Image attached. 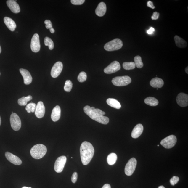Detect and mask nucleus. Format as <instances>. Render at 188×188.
<instances>
[{
    "mask_svg": "<svg viewBox=\"0 0 188 188\" xmlns=\"http://www.w3.org/2000/svg\"><path fill=\"white\" fill-rule=\"evenodd\" d=\"M36 106V105L34 103H30L27 105L26 108H25V110L29 113L31 112H34Z\"/></svg>",
    "mask_w": 188,
    "mask_h": 188,
    "instance_id": "31",
    "label": "nucleus"
},
{
    "mask_svg": "<svg viewBox=\"0 0 188 188\" xmlns=\"http://www.w3.org/2000/svg\"><path fill=\"white\" fill-rule=\"evenodd\" d=\"M44 23L46 25L45 27L47 29H50L52 28V23L50 20H46L45 21Z\"/></svg>",
    "mask_w": 188,
    "mask_h": 188,
    "instance_id": "36",
    "label": "nucleus"
},
{
    "mask_svg": "<svg viewBox=\"0 0 188 188\" xmlns=\"http://www.w3.org/2000/svg\"><path fill=\"white\" fill-rule=\"evenodd\" d=\"M188 67H187V68H185V70L186 73H187V74H188Z\"/></svg>",
    "mask_w": 188,
    "mask_h": 188,
    "instance_id": "43",
    "label": "nucleus"
},
{
    "mask_svg": "<svg viewBox=\"0 0 188 188\" xmlns=\"http://www.w3.org/2000/svg\"><path fill=\"white\" fill-rule=\"evenodd\" d=\"M49 30H50V32L52 33H54L55 32L54 29L53 28L49 29Z\"/></svg>",
    "mask_w": 188,
    "mask_h": 188,
    "instance_id": "42",
    "label": "nucleus"
},
{
    "mask_svg": "<svg viewBox=\"0 0 188 188\" xmlns=\"http://www.w3.org/2000/svg\"><path fill=\"white\" fill-rule=\"evenodd\" d=\"M107 103L108 105L113 108L120 109L121 107L119 102L118 100L113 98H108L107 100Z\"/></svg>",
    "mask_w": 188,
    "mask_h": 188,
    "instance_id": "24",
    "label": "nucleus"
},
{
    "mask_svg": "<svg viewBox=\"0 0 188 188\" xmlns=\"http://www.w3.org/2000/svg\"><path fill=\"white\" fill-rule=\"evenodd\" d=\"M123 45L122 41L119 39H115L107 43L104 46V49L107 51H113L121 49Z\"/></svg>",
    "mask_w": 188,
    "mask_h": 188,
    "instance_id": "4",
    "label": "nucleus"
},
{
    "mask_svg": "<svg viewBox=\"0 0 188 188\" xmlns=\"http://www.w3.org/2000/svg\"><path fill=\"white\" fill-rule=\"evenodd\" d=\"M134 64L138 68H141L144 66L143 63H142L141 57L137 55L134 57Z\"/></svg>",
    "mask_w": 188,
    "mask_h": 188,
    "instance_id": "28",
    "label": "nucleus"
},
{
    "mask_svg": "<svg viewBox=\"0 0 188 188\" xmlns=\"http://www.w3.org/2000/svg\"><path fill=\"white\" fill-rule=\"evenodd\" d=\"M1 116H0V126H1Z\"/></svg>",
    "mask_w": 188,
    "mask_h": 188,
    "instance_id": "45",
    "label": "nucleus"
},
{
    "mask_svg": "<svg viewBox=\"0 0 188 188\" xmlns=\"http://www.w3.org/2000/svg\"><path fill=\"white\" fill-rule=\"evenodd\" d=\"M123 67L125 70H130L135 68L136 66L134 62H124L123 64Z\"/></svg>",
    "mask_w": 188,
    "mask_h": 188,
    "instance_id": "30",
    "label": "nucleus"
},
{
    "mask_svg": "<svg viewBox=\"0 0 188 188\" xmlns=\"http://www.w3.org/2000/svg\"><path fill=\"white\" fill-rule=\"evenodd\" d=\"M66 161L67 158L65 156H61L57 158L54 164L55 171L57 173L62 172L64 169Z\"/></svg>",
    "mask_w": 188,
    "mask_h": 188,
    "instance_id": "9",
    "label": "nucleus"
},
{
    "mask_svg": "<svg viewBox=\"0 0 188 188\" xmlns=\"http://www.w3.org/2000/svg\"><path fill=\"white\" fill-rule=\"evenodd\" d=\"M158 188H165V187H164V186H159V187H158Z\"/></svg>",
    "mask_w": 188,
    "mask_h": 188,
    "instance_id": "44",
    "label": "nucleus"
},
{
    "mask_svg": "<svg viewBox=\"0 0 188 188\" xmlns=\"http://www.w3.org/2000/svg\"><path fill=\"white\" fill-rule=\"evenodd\" d=\"M63 67V64L60 61L55 63L51 70V76L54 78L58 77L62 72Z\"/></svg>",
    "mask_w": 188,
    "mask_h": 188,
    "instance_id": "12",
    "label": "nucleus"
},
{
    "mask_svg": "<svg viewBox=\"0 0 188 188\" xmlns=\"http://www.w3.org/2000/svg\"><path fill=\"white\" fill-rule=\"evenodd\" d=\"M7 5L13 13H18L20 12V8L17 2L14 0H9L7 2Z\"/></svg>",
    "mask_w": 188,
    "mask_h": 188,
    "instance_id": "17",
    "label": "nucleus"
},
{
    "mask_svg": "<svg viewBox=\"0 0 188 188\" xmlns=\"http://www.w3.org/2000/svg\"><path fill=\"white\" fill-rule=\"evenodd\" d=\"M144 102L146 104L152 106H157L159 104V101L157 99L153 97H148L146 98Z\"/></svg>",
    "mask_w": 188,
    "mask_h": 188,
    "instance_id": "25",
    "label": "nucleus"
},
{
    "mask_svg": "<svg viewBox=\"0 0 188 188\" xmlns=\"http://www.w3.org/2000/svg\"><path fill=\"white\" fill-rule=\"evenodd\" d=\"M78 173H77L76 172H74V173H73L72 177V179H71V180H72V181L73 183H76L77 179H78Z\"/></svg>",
    "mask_w": 188,
    "mask_h": 188,
    "instance_id": "37",
    "label": "nucleus"
},
{
    "mask_svg": "<svg viewBox=\"0 0 188 188\" xmlns=\"http://www.w3.org/2000/svg\"><path fill=\"white\" fill-rule=\"evenodd\" d=\"M164 81L162 79L155 78L152 79L150 82V84L154 88H160L164 85Z\"/></svg>",
    "mask_w": 188,
    "mask_h": 188,
    "instance_id": "22",
    "label": "nucleus"
},
{
    "mask_svg": "<svg viewBox=\"0 0 188 188\" xmlns=\"http://www.w3.org/2000/svg\"><path fill=\"white\" fill-rule=\"evenodd\" d=\"M84 112L92 120L103 124H107L109 122V119L104 116L106 113L99 109L92 110L90 106H86L84 108Z\"/></svg>",
    "mask_w": 188,
    "mask_h": 188,
    "instance_id": "2",
    "label": "nucleus"
},
{
    "mask_svg": "<svg viewBox=\"0 0 188 188\" xmlns=\"http://www.w3.org/2000/svg\"><path fill=\"white\" fill-rule=\"evenodd\" d=\"M174 40L176 45L179 48H185L187 46V43L186 41L178 36H175L174 37Z\"/></svg>",
    "mask_w": 188,
    "mask_h": 188,
    "instance_id": "23",
    "label": "nucleus"
},
{
    "mask_svg": "<svg viewBox=\"0 0 188 188\" xmlns=\"http://www.w3.org/2000/svg\"><path fill=\"white\" fill-rule=\"evenodd\" d=\"M0 75H1V73H0Z\"/></svg>",
    "mask_w": 188,
    "mask_h": 188,
    "instance_id": "50",
    "label": "nucleus"
},
{
    "mask_svg": "<svg viewBox=\"0 0 188 188\" xmlns=\"http://www.w3.org/2000/svg\"><path fill=\"white\" fill-rule=\"evenodd\" d=\"M10 121L12 128L15 131L20 129L21 126V122L20 118L15 113H13L11 115Z\"/></svg>",
    "mask_w": 188,
    "mask_h": 188,
    "instance_id": "7",
    "label": "nucleus"
},
{
    "mask_svg": "<svg viewBox=\"0 0 188 188\" xmlns=\"http://www.w3.org/2000/svg\"><path fill=\"white\" fill-rule=\"evenodd\" d=\"M147 5L148 7L151 8L152 9H154L155 8V7H154L153 3L151 1H148L147 4Z\"/></svg>",
    "mask_w": 188,
    "mask_h": 188,
    "instance_id": "39",
    "label": "nucleus"
},
{
    "mask_svg": "<svg viewBox=\"0 0 188 188\" xmlns=\"http://www.w3.org/2000/svg\"><path fill=\"white\" fill-rule=\"evenodd\" d=\"M91 108L92 110H94L95 109L94 107H91Z\"/></svg>",
    "mask_w": 188,
    "mask_h": 188,
    "instance_id": "48",
    "label": "nucleus"
},
{
    "mask_svg": "<svg viewBox=\"0 0 188 188\" xmlns=\"http://www.w3.org/2000/svg\"><path fill=\"white\" fill-rule=\"evenodd\" d=\"M177 138L175 135H171L161 140V144L164 147L170 149L174 147L176 143Z\"/></svg>",
    "mask_w": 188,
    "mask_h": 188,
    "instance_id": "6",
    "label": "nucleus"
},
{
    "mask_svg": "<svg viewBox=\"0 0 188 188\" xmlns=\"http://www.w3.org/2000/svg\"><path fill=\"white\" fill-rule=\"evenodd\" d=\"M159 145H158V146H159Z\"/></svg>",
    "mask_w": 188,
    "mask_h": 188,
    "instance_id": "49",
    "label": "nucleus"
},
{
    "mask_svg": "<svg viewBox=\"0 0 188 188\" xmlns=\"http://www.w3.org/2000/svg\"><path fill=\"white\" fill-rule=\"evenodd\" d=\"M144 127L142 124H139L134 127L131 133V136L134 138H137L139 137L143 132Z\"/></svg>",
    "mask_w": 188,
    "mask_h": 188,
    "instance_id": "18",
    "label": "nucleus"
},
{
    "mask_svg": "<svg viewBox=\"0 0 188 188\" xmlns=\"http://www.w3.org/2000/svg\"><path fill=\"white\" fill-rule=\"evenodd\" d=\"M160 14L157 12H154L153 15L151 17V18L153 20H156L159 18Z\"/></svg>",
    "mask_w": 188,
    "mask_h": 188,
    "instance_id": "38",
    "label": "nucleus"
},
{
    "mask_svg": "<svg viewBox=\"0 0 188 188\" xmlns=\"http://www.w3.org/2000/svg\"><path fill=\"white\" fill-rule=\"evenodd\" d=\"M32 97L30 95L27 97H23L22 98L19 99L18 100V104L20 106H25L27 105V102L32 100Z\"/></svg>",
    "mask_w": 188,
    "mask_h": 188,
    "instance_id": "27",
    "label": "nucleus"
},
{
    "mask_svg": "<svg viewBox=\"0 0 188 188\" xmlns=\"http://www.w3.org/2000/svg\"><path fill=\"white\" fill-rule=\"evenodd\" d=\"M117 158V155L115 153L110 154L107 158V162L108 165H114L116 163Z\"/></svg>",
    "mask_w": 188,
    "mask_h": 188,
    "instance_id": "26",
    "label": "nucleus"
},
{
    "mask_svg": "<svg viewBox=\"0 0 188 188\" xmlns=\"http://www.w3.org/2000/svg\"><path fill=\"white\" fill-rule=\"evenodd\" d=\"M85 0H71V2L74 5H81L83 4Z\"/></svg>",
    "mask_w": 188,
    "mask_h": 188,
    "instance_id": "35",
    "label": "nucleus"
},
{
    "mask_svg": "<svg viewBox=\"0 0 188 188\" xmlns=\"http://www.w3.org/2000/svg\"><path fill=\"white\" fill-rule=\"evenodd\" d=\"M47 152L46 146L43 144H38L34 145L31 148L30 153L33 158L35 159H39L43 157Z\"/></svg>",
    "mask_w": 188,
    "mask_h": 188,
    "instance_id": "3",
    "label": "nucleus"
},
{
    "mask_svg": "<svg viewBox=\"0 0 188 188\" xmlns=\"http://www.w3.org/2000/svg\"><path fill=\"white\" fill-rule=\"evenodd\" d=\"M60 107L57 106L53 108L51 114V118L53 122H57L60 119L61 116Z\"/></svg>",
    "mask_w": 188,
    "mask_h": 188,
    "instance_id": "20",
    "label": "nucleus"
},
{
    "mask_svg": "<svg viewBox=\"0 0 188 188\" xmlns=\"http://www.w3.org/2000/svg\"><path fill=\"white\" fill-rule=\"evenodd\" d=\"M87 78L86 73L84 72H81L79 74L78 80L79 82L82 83L86 81Z\"/></svg>",
    "mask_w": 188,
    "mask_h": 188,
    "instance_id": "33",
    "label": "nucleus"
},
{
    "mask_svg": "<svg viewBox=\"0 0 188 188\" xmlns=\"http://www.w3.org/2000/svg\"><path fill=\"white\" fill-rule=\"evenodd\" d=\"M120 69V65L119 62L115 61L113 62L105 68L104 72L106 74H111L118 72Z\"/></svg>",
    "mask_w": 188,
    "mask_h": 188,
    "instance_id": "11",
    "label": "nucleus"
},
{
    "mask_svg": "<svg viewBox=\"0 0 188 188\" xmlns=\"http://www.w3.org/2000/svg\"><path fill=\"white\" fill-rule=\"evenodd\" d=\"M102 188H111L110 185L109 184H106L103 186Z\"/></svg>",
    "mask_w": 188,
    "mask_h": 188,
    "instance_id": "41",
    "label": "nucleus"
},
{
    "mask_svg": "<svg viewBox=\"0 0 188 188\" xmlns=\"http://www.w3.org/2000/svg\"><path fill=\"white\" fill-rule=\"evenodd\" d=\"M112 82L116 86H124L130 84L131 82V79L128 76H118L113 78Z\"/></svg>",
    "mask_w": 188,
    "mask_h": 188,
    "instance_id": "5",
    "label": "nucleus"
},
{
    "mask_svg": "<svg viewBox=\"0 0 188 188\" xmlns=\"http://www.w3.org/2000/svg\"><path fill=\"white\" fill-rule=\"evenodd\" d=\"M73 84L72 81L70 80H67L65 82L64 87V90L67 92H70L72 90Z\"/></svg>",
    "mask_w": 188,
    "mask_h": 188,
    "instance_id": "32",
    "label": "nucleus"
},
{
    "mask_svg": "<svg viewBox=\"0 0 188 188\" xmlns=\"http://www.w3.org/2000/svg\"><path fill=\"white\" fill-rule=\"evenodd\" d=\"M22 188H31L30 187H22Z\"/></svg>",
    "mask_w": 188,
    "mask_h": 188,
    "instance_id": "47",
    "label": "nucleus"
},
{
    "mask_svg": "<svg viewBox=\"0 0 188 188\" xmlns=\"http://www.w3.org/2000/svg\"><path fill=\"white\" fill-rule=\"evenodd\" d=\"M41 45L39 41V36L37 33H35L31 39V49L33 52L37 53L40 51Z\"/></svg>",
    "mask_w": 188,
    "mask_h": 188,
    "instance_id": "10",
    "label": "nucleus"
},
{
    "mask_svg": "<svg viewBox=\"0 0 188 188\" xmlns=\"http://www.w3.org/2000/svg\"><path fill=\"white\" fill-rule=\"evenodd\" d=\"M1 45H0V53H1Z\"/></svg>",
    "mask_w": 188,
    "mask_h": 188,
    "instance_id": "46",
    "label": "nucleus"
},
{
    "mask_svg": "<svg viewBox=\"0 0 188 188\" xmlns=\"http://www.w3.org/2000/svg\"><path fill=\"white\" fill-rule=\"evenodd\" d=\"M137 161L135 158H132L128 161L125 168V173L126 175L131 176L133 174L136 166Z\"/></svg>",
    "mask_w": 188,
    "mask_h": 188,
    "instance_id": "8",
    "label": "nucleus"
},
{
    "mask_svg": "<svg viewBox=\"0 0 188 188\" xmlns=\"http://www.w3.org/2000/svg\"><path fill=\"white\" fill-rule=\"evenodd\" d=\"M177 103L181 107H185L188 105V94L183 93H180L176 98Z\"/></svg>",
    "mask_w": 188,
    "mask_h": 188,
    "instance_id": "13",
    "label": "nucleus"
},
{
    "mask_svg": "<svg viewBox=\"0 0 188 188\" xmlns=\"http://www.w3.org/2000/svg\"><path fill=\"white\" fill-rule=\"evenodd\" d=\"M179 178L176 176H174L173 178L170 180V182L171 185L174 186L177 184L179 181Z\"/></svg>",
    "mask_w": 188,
    "mask_h": 188,
    "instance_id": "34",
    "label": "nucleus"
},
{
    "mask_svg": "<svg viewBox=\"0 0 188 188\" xmlns=\"http://www.w3.org/2000/svg\"><path fill=\"white\" fill-rule=\"evenodd\" d=\"M155 30L154 29L153 27H150V29L147 31V33L148 34H151L153 33L154 31Z\"/></svg>",
    "mask_w": 188,
    "mask_h": 188,
    "instance_id": "40",
    "label": "nucleus"
},
{
    "mask_svg": "<svg viewBox=\"0 0 188 188\" xmlns=\"http://www.w3.org/2000/svg\"><path fill=\"white\" fill-rule=\"evenodd\" d=\"M80 152L81 161L83 165H88L94 155V147L90 142L85 141L81 144Z\"/></svg>",
    "mask_w": 188,
    "mask_h": 188,
    "instance_id": "1",
    "label": "nucleus"
},
{
    "mask_svg": "<svg viewBox=\"0 0 188 188\" xmlns=\"http://www.w3.org/2000/svg\"><path fill=\"white\" fill-rule=\"evenodd\" d=\"M107 7L106 4L104 2H101L99 4L96 9V15L99 17H102L106 13Z\"/></svg>",
    "mask_w": 188,
    "mask_h": 188,
    "instance_id": "19",
    "label": "nucleus"
},
{
    "mask_svg": "<svg viewBox=\"0 0 188 188\" xmlns=\"http://www.w3.org/2000/svg\"><path fill=\"white\" fill-rule=\"evenodd\" d=\"M35 115L37 118H41L44 116L45 112V107L42 102H39L38 103L36 107Z\"/></svg>",
    "mask_w": 188,
    "mask_h": 188,
    "instance_id": "14",
    "label": "nucleus"
},
{
    "mask_svg": "<svg viewBox=\"0 0 188 188\" xmlns=\"http://www.w3.org/2000/svg\"><path fill=\"white\" fill-rule=\"evenodd\" d=\"M5 156L7 160L14 165H20L22 163L21 160L18 157L9 152H6Z\"/></svg>",
    "mask_w": 188,
    "mask_h": 188,
    "instance_id": "15",
    "label": "nucleus"
},
{
    "mask_svg": "<svg viewBox=\"0 0 188 188\" xmlns=\"http://www.w3.org/2000/svg\"><path fill=\"white\" fill-rule=\"evenodd\" d=\"M20 72L22 75L25 84H30L32 82L33 78L29 71L25 69L21 68L20 70Z\"/></svg>",
    "mask_w": 188,
    "mask_h": 188,
    "instance_id": "16",
    "label": "nucleus"
},
{
    "mask_svg": "<svg viewBox=\"0 0 188 188\" xmlns=\"http://www.w3.org/2000/svg\"><path fill=\"white\" fill-rule=\"evenodd\" d=\"M6 26L10 30L14 31L17 27V25L14 21L12 19L9 17H5L4 19Z\"/></svg>",
    "mask_w": 188,
    "mask_h": 188,
    "instance_id": "21",
    "label": "nucleus"
},
{
    "mask_svg": "<svg viewBox=\"0 0 188 188\" xmlns=\"http://www.w3.org/2000/svg\"><path fill=\"white\" fill-rule=\"evenodd\" d=\"M44 44L45 46H48L50 50H52L54 48V43L50 38L46 37L44 39Z\"/></svg>",
    "mask_w": 188,
    "mask_h": 188,
    "instance_id": "29",
    "label": "nucleus"
}]
</instances>
